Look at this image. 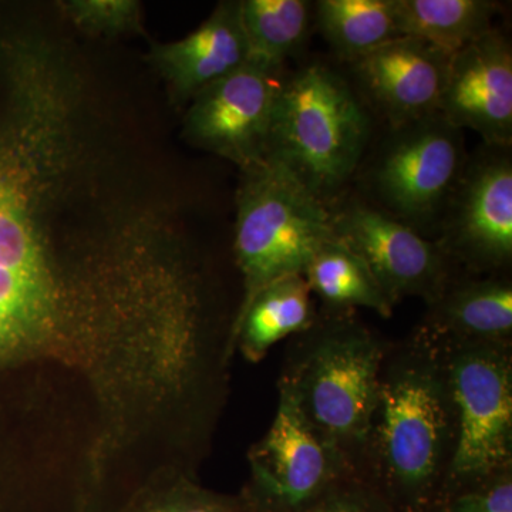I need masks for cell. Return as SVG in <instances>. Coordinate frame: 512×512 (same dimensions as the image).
Returning a JSON list of instances; mask_svg holds the SVG:
<instances>
[{
    "label": "cell",
    "mask_w": 512,
    "mask_h": 512,
    "mask_svg": "<svg viewBox=\"0 0 512 512\" xmlns=\"http://www.w3.org/2000/svg\"><path fill=\"white\" fill-rule=\"evenodd\" d=\"M456 444L440 350L417 329L387 343L359 471L394 512H437Z\"/></svg>",
    "instance_id": "6da1fadb"
},
{
    "label": "cell",
    "mask_w": 512,
    "mask_h": 512,
    "mask_svg": "<svg viewBox=\"0 0 512 512\" xmlns=\"http://www.w3.org/2000/svg\"><path fill=\"white\" fill-rule=\"evenodd\" d=\"M60 255L35 158L0 131V373L25 366L55 319Z\"/></svg>",
    "instance_id": "7a4b0ae2"
},
{
    "label": "cell",
    "mask_w": 512,
    "mask_h": 512,
    "mask_svg": "<svg viewBox=\"0 0 512 512\" xmlns=\"http://www.w3.org/2000/svg\"><path fill=\"white\" fill-rule=\"evenodd\" d=\"M386 348L387 342L352 312L326 311L295 336L278 382L312 429L357 471Z\"/></svg>",
    "instance_id": "3957f363"
},
{
    "label": "cell",
    "mask_w": 512,
    "mask_h": 512,
    "mask_svg": "<svg viewBox=\"0 0 512 512\" xmlns=\"http://www.w3.org/2000/svg\"><path fill=\"white\" fill-rule=\"evenodd\" d=\"M369 138L370 119L352 87L312 63L281 82L266 157L326 202L355 173Z\"/></svg>",
    "instance_id": "277c9868"
},
{
    "label": "cell",
    "mask_w": 512,
    "mask_h": 512,
    "mask_svg": "<svg viewBox=\"0 0 512 512\" xmlns=\"http://www.w3.org/2000/svg\"><path fill=\"white\" fill-rule=\"evenodd\" d=\"M332 239V211L284 164L266 157L242 170L234 251L244 295L234 319L265 286L303 275Z\"/></svg>",
    "instance_id": "5b68a950"
},
{
    "label": "cell",
    "mask_w": 512,
    "mask_h": 512,
    "mask_svg": "<svg viewBox=\"0 0 512 512\" xmlns=\"http://www.w3.org/2000/svg\"><path fill=\"white\" fill-rule=\"evenodd\" d=\"M434 345L456 414V444L440 511L460 491L512 470V346Z\"/></svg>",
    "instance_id": "8992f818"
},
{
    "label": "cell",
    "mask_w": 512,
    "mask_h": 512,
    "mask_svg": "<svg viewBox=\"0 0 512 512\" xmlns=\"http://www.w3.org/2000/svg\"><path fill=\"white\" fill-rule=\"evenodd\" d=\"M467 161L463 130L436 113L393 128L373 168V190L387 214L421 234L441 221Z\"/></svg>",
    "instance_id": "52a82bcc"
},
{
    "label": "cell",
    "mask_w": 512,
    "mask_h": 512,
    "mask_svg": "<svg viewBox=\"0 0 512 512\" xmlns=\"http://www.w3.org/2000/svg\"><path fill=\"white\" fill-rule=\"evenodd\" d=\"M251 478L241 497L251 512H296L355 466L322 439L289 394L279 390L271 427L248 454Z\"/></svg>",
    "instance_id": "ba28073f"
},
{
    "label": "cell",
    "mask_w": 512,
    "mask_h": 512,
    "mask_svg": "<svg viewBox=\"0 0 512 512\" xmlns=\"http://www.w3.org/2000/svg\"><path fill=\"white\" fill-rule=\"evenodd\" d=\"M439 247L453 265L477 274L512 261L511 147L485 146L468 158L441 217Z\"/></svg>",
    "instance_id": "9c48e42d"
},
{
    "label": "cell",
    "mask_w": 512,
    "mask_h": 512,
    "mask_svg": "<svg viewBox=\"0 0 512 512\" xmlns=\"http://www.w3.org/2000/svg\"><path fill=\"white\" fill-rule=\"evenodd\" d=\"M333 238L365 262L387 298L396 305L416 296L437 301L453 278V262L437 242L386 211L350 202L332 211Z\"/></svg>",
    "instance_id": "30bf717a"
},
{
    "label": "cell",
    "mask_w": 512,
    "mask_h": 512,
    "mask_svg": "<svg viewBox=\"0 0 512 512\" xmlns=\"http://www.w3.org/2000/svg\"><path fill=\"white\" fill-rule=\"evenodd\" d=\"M279 89L278 73L248 60L192 97L185 140L227 158L241 171L261 163L268 156Z\"/></svg>",
    "instance_id": "8fae6325"
},
{
    "label": "cell",
    "mask_w": 512,
    "mask_h": 512,
    "mask_svg": "<svg viewBox=\"0 0 512 512\" xmlns=\"http://www.w3.org/2000/svg\"><path fill=\"white\" fill-rule=\"evenodd\" d=\"M439 114L485 146L511 147L512 47L503 33L490 30L451 56Z\"/></svg>",
    "instance_id": "7c38bea8"
},
{
    "label": "cell",
    "mask_w": 512,
    "mask_h": 512,
    "mask_svg": "<svg viewBox=\"0 0 512 512\" xmlns=\"http://www.w3.org/2000/svg\"><path fill=\"white\" fill-rule=\"evenodd\" d=\"M450 59L429 42L399 36L352 64L367 96L397 128L439 113Z\"/></svg>",
    "instance_id": "4fadbf2b"
},
{
    "label": "cell",
    "mask_w": 512,
    "mask_h": 512,
    "mask_svg": "<svg viewBox=\"0 0 512 512\" xmlns=\"http://www.w3.org/2000/svg\"><path fill=\"white\" fill-rule=\"evenodd\" d=\"M249 60L241 20V2H221L190 35L170 43H153L148 62L167 83L178 103L235 72Z\"/></svg>",
    "instance_id": "5bb4252c"
},
{
    "label": "cell",
    "mask_w": 512,
    "mask_h": 512,
    "mask_svg": "<svg viewBox=\"0 0 512 512\" xmlns=\"http://www.w3.org/2000/svg\"><path fill=\"white\" fill-rule=\"evenodd\" d=\"M439 345L512 342V285L510 279L451 281L430 303L419 328Z\"/></svg>",
    "instance_id": "9a60e30c"
},
{
    "label": "cell",
    "mask_w": 512,
    "mask_h": 512,
    "mask_svg": "<svg viewBox=\"0 0 512 512\" xmlns=\"http://www.w3.org/2000/svg\"><path fill=\"white\" fill-rule=\"evenodd\" d=\"M316 318L318 313L305 276H285L265 286L242 315L232 320L229 352L232 356L239 349L248 362H261L272 346L305 332Z\"/></svg>",
    "instance_id": "2e32d148"
},
{
    "label": "cell",
    "mask_w": 512,
    "mask_h": 512,
    "mask_svg": "<svg viewBox=\"0 0 512 512\" xmlns=\"http://www.w3.org/2000/svg\"><path fill=\"white\" fill-rule=\"evenodd\" d=\"M498 9L490 0H396L397 30L453 56L494 29Z\"/></svg>",
    "instance_id": "e0dca14e"
},
{
    "label": "cell",
    "mask_w": 512,
    "mask_h": 512,
    "mask_svg": "<svg viewBox=\"0 0 512 512\" xmlns=\"http://www.w3.org/2000/svg\"><path fill=\"white\" fill-rule=\"evenodd\" d=\"M312 293L326 311L353 312L365 308L382 318L393 315L394 303L382 291L365 262L335 238L326 242L303 272Z\"/></svg>",
    "instance_id": "ac0fdd59"
},
{
    "label": "cell",
    "mask_w": 512,
    "mask_h": 512,
    "mask_svg": "<svg viewBox=\"0 0 512 512\" xmlns=\"http://www.w3.org/2000/svg\"><path fill=\"white\" fill-rule=\"evenodd\" d=\"M316 16L333 52L349 63L400 36L396 0H319Z\"/></svg>",
    "instance_id": "d6986e66"
},
{
    "label": "cell",
    "mask_w": 512,
    "mask_h": 512,
    "mask_svg": "<svg viewBox=\"0 0 512 512\" xmlns=\"http://www.w3.org/2000/svg\"><path fill=\"white\" fill-rule=\"evenodd\" d=\"M311 3L305 0H242L241 20L249 60L279 73L302 45L309 29Z\"/></svg>",
    "instance_id": "ffe728a7"
},
{
    "label": "cell",
    "mask_w": 512,
    "mask_h": 512,
    "mask_svg": "<svg viewBox=\"0 0 512 512\" xmlns=\"http://www.w3.org/2000/svg\"><path fill=\"white\" fill-rule=\"evenodd\" d=\"M116 512H251L241 494L208 490L194 474L165 467L131 491Z\"/></svg>",
    "instance_id": "44dd1931"
},
{
    "label": "cell",
    "mask_w": 512,
    "mask_h": 512,
    "mask_svg": "<svg viewBox=\"0 0 512 512\" xmlns=\"http://www.w3.org/2000/svg\"><path fill=\"white\" fill-rule=\"evenodd\" d=\"M60 9L76 28L96 36L143 32V6L137 0H66Z\"/></svg>",
    "instance_id": "7402d4cb"
},
{
    "label": "cell",
    "mask_w": 512,
    "mask_h": 512,
    "mask_svg": "<svg viewBox=\"0 0 512 512\" xmlns=\"http://www.w3.org/2000/svg\"><path fill=\"white\" fill-rule=\"evenodd\" d=\"M296 512H394L360 471L352 470L330 485L311 504Z\"/></svg>",
    "instance_id": "603a6c76"
},
{
    "label": "cell",
    "mask_w": 512,
    "mask_h": 512,
    "mask_svg": "<svg viewBox=\"0 0 512 512\" xmlns=\"http://www.w3.org/2000/svg\"><path fill=\"white\" fill-rule=\"evenodd\" d=\"M439 512H512V470L453 495Z\"/></svg>",
    "instance_id": "cb8c5ba5"
}]
</instances>
